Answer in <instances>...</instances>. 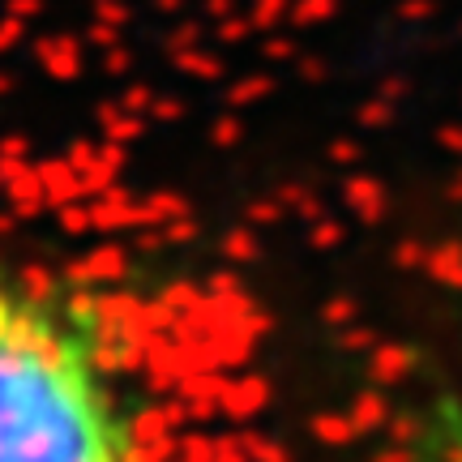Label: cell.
Instances as JSON below:
<instances>
[{
  "mask_svg": "<svg viewBox=\"0 0 462 462\" xmlns=\"http://www.w3.org/2000/svg\"><path fill=\"white\" fill-rule=\"evenodd\" d=\"M0 462H150L95 309L0 265Z\"/></svg>",
  "mask_w": 462,
  "mask_h": 462,
  "instance_id": "6da1fadb",
  "label": "cell"
},
{
  "mask_svg": "<svg viewBox=\"0 0 462 462\" xmlns=\"http://www.w3.org/2000/svg\"><path fill=\"white\" fill-rule=\"evenodd\" d=\"M432 462H462V411H454L446 420V432L432 449Z\"/></svg>",
  "mask_w": 462,
  "mask_h": 462,
  "instance_id": "7a4b0ae2",
  "label": "cell"
}]
</instances>
